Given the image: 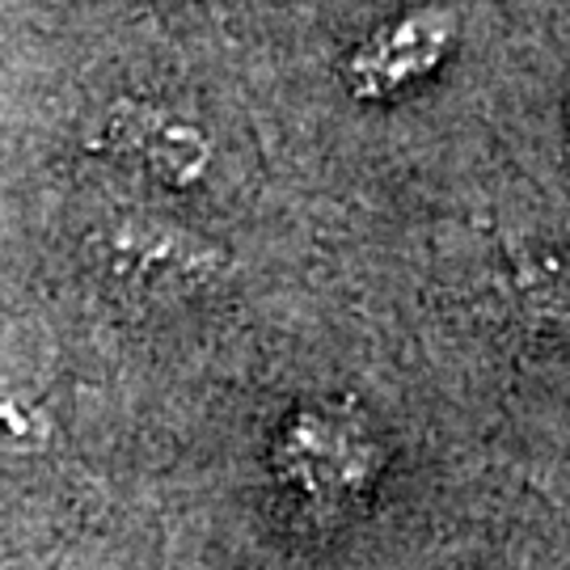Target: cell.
Returning a JSON list of instances; mask_svg holds the SVG:
<instances>
[{"instance_id": "277c9868", "label": "cell", "mask_w": 570, "mask_h": 570, "mask_svg": "<svg viewBox=\"0 0 570 570\" xmlns=\"http://www.w3.org/2000/svg\"><path fill=\"white\" fill-rule=\"evenodd\" d=\"M110 263L131 275L136 284L153 287H190L204 284L220 266V249L204 237H190L174 225L131 220L110 237Z\"/></svg>"}, {"instance_id": "3957f363", "label": "cell", "mask_w": 570, "mask_h": 570, "mask_svg": "<svg viewBox=\"0 0 570 570\" xmlns=\"http://www.w3.org/2000/svg\"><path fill=\"white\" fill-rule=\"evenodd\" d=\"M106 148L136 161L165 186L204 183L212 165V140L199 122L183 119L165 106H115L106 115Z\"/></svg>"}, {"instance_id": "6da1fadb", "label": "cell", "mask_w": 570, "mask_h": 570, "mask_svg": "<svg viewBox=\"0 0 570 570\" xmlns=\"http://www.w3.org/2000/svg\"><path fill=\"white\" fill-rule=\"evenodd\" d=\"M393 452L355 402L317 397L279 419L266 449L271 482L308 529L338 532L376 508Z\"/></svg>"}, {"instance_id": "8992f818", "label": "cell", "mask_w": 570, "mask_h": 570, "mask_svg": "<svg viewBox=\"0 0 570 570\" xmlns=\"http://www.w3.org/2000/svg\"><path fill=\"white\" fill-rule=\"evenodd\" d=\"M567 153H570V98H567Z\"/></svg>"}, {"instance_id": "7a4b0ae2", "label": "cell", "mask_w": 570, "mask_h": 570, "mask_svg": "<svg viewBox=\"0 0 570 570\" xmlns=\"http://www.w3.org/2000/svg\"><path fill=\"white\" fill-rule=\"evenodd\" d=\"M461 18L449 4H406L376 21L343 60V89L364 106H385L428 85L456 56Z\"/></svg>"}, {"instance_id": "5b68a950", "label": "cell", "mask_w": 570, "mask_h": 570, "mask_svg": "<svg viewBox=\"0 0 570 570\" xmlns=\"http://www.w3.org/2000/svg\"><path fill=\"white\" fill-rule=\"evenodd\" d=\"M51 419L21 393L0 385V456H42L51 449Z\"/></svg>"}]
</instances>
